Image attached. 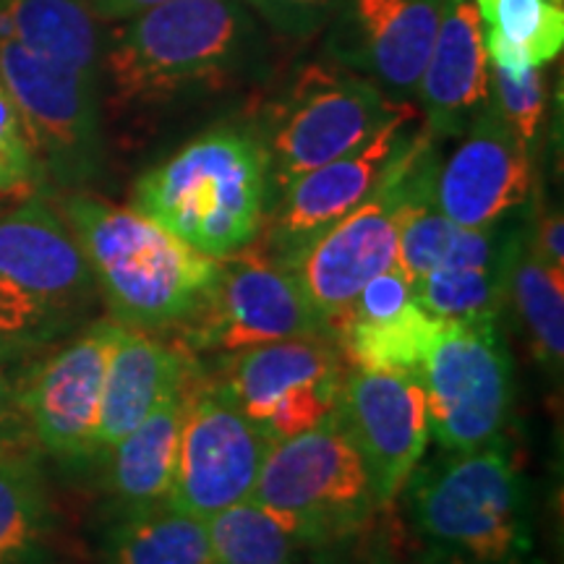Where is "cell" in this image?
<instances>
[{"mask_svg":"<svg viewBox=\"0 0 564 564\" xmlns=\"http://www.w3.org/2000/svg\"><path fill=\"white\" fill-rule=\"evenodd\" d=\"M426 133L434 141L463 137L489 102V61L474 0H442V17L419 82Z\"/></svg>","mask_w":564,"mask_h":564,"instance_id":"cell-20","label":"cell"},{"mask_svg":"<svg viewBox=\"0 0 564 564\" xmlns=\"http://www.w3.org/2000/svg\"><path fill=\"white\" fill-rule=\"evenodd\" d=\"M442 329L444 322L413 301L387 319L345 324L335 340H340L343 356H348L356 369L421 377Z\"/></svg>","mask_w":564,"mask_h":564,"instance_id":"cell-26","label":"cell"},{"mask_svg":"<svg viewBox=\"0 0 564 564\" xmlns=\"http://www.w3.org/2000/svg\"><path fill=\"white\" fill-rule=\"evenodd\" d=\"M510 299L528 327L535 356L552 371H560L564 352V270L541 262L528 238V225L514 251Z\"/></svg>","mask_w":564,"mask_h":564,"instance_id":"cell-28","label":"cell"},{"mask_svg":"<svg viewBox=\"0 0 564 564\" xmlns=\"http://www.w3.org/2000/svg\"><path fill=\"white\" fill-rule=\"evenodd\" d=\"M102 564H212L207 528L167 505L126 512L108 531Z\"/></svg>","mask_w":564,"mask_h":564,"instance_id":"cell-25","label":"cell"},{"mask_svg":"<svg viewBox=\"0 0 564 564\" xmlns=\"http://www.w3.org/2000/svg\"><path fill=\"white\" fill-rule=\"evenodd\" d=\"M270 202L264 144L241 129L202 133L131 188V209L212 259L249 249Z\"/></svg>","mask_w":564,"mask_h":564,"instance_id":"cell-3","label":"cell"},{"mask_svg":"<svg viewBox=\"0 0 564 564\" xmlns=\"http://www.w3.org/2000/svg\"><path fill=\"white\" fill-rule=\"evenodd\" d=\"M34 449L32 434L21 411L0 413V460L11 455H21Z\"/></svg>","mask_w":564,"mask_h":564,"instance_id":"cell-34","label":"cell"},{"mask_svg":"<svg viewBox=\"0 0 564 564\" xmlns=\"http://www.w3.org/2000/svg\"><path fill=\"white\" fill-rule=\"evenodd\" d=\"M408 481L415 525L434 546L478 564L531 562L525 484L502 440L447 453L429 468H415Z\"/></svg>","mask_w":564,"mask_h":564,"instance_id":"cell-5","label":"cell"},{"mask_svg":"<svg viewBox=\"0 0 564 564\" xmlns=\"http://www.w3.org/2000/svg\"><path fill=\"white\" fill-rule=\"evenodd\" d=\"M84 3L95 19L129 21L139 13L158 9L162 3H171V0H84Z\"/></svg>","mask_w":564,"mask_h":564,"instance_id":"cell-35","label":"cell"},{"mask_svg":"<svg viewBox=\"0 0 564 564\" xmlns=\"http://www.w3.org/2000/svg\"><path fill=\"white\" fill-rule=\"evenodd\" d=\"M45 181L17 102L0 79V196H32Z\"/></svg>","mask_w":564,"mask_h":564,"instance_id":"cell-31","label":"cell"},{"mask_svg":"<svg viewBox=\"0 0 564 564\" xmlns=\"http://www.w3.org/2000/svg\"><path fill=\"white\" fill-rule=\"evenodd\" d=\"M123 324L97 319L45 361L32 364L21 382L17 405L34 447L61 460L95 457L102 384Z\"/></svg>","mask_w":564,"mask_h":564,"instance_id":"cell-14","label":"cell"},{"mask_svg":"<svg viewBox=\"0 0 564 564\" xmlns=\"http://www.w3.org/2000/svg\"><path fill=\"white\" fill-rule=\"evenodd\" d=\"M26 371H30L26 361H17V358H9L0 352V413L19 411L17 398Z\"/></svg>","mask_w":564,"mask_h":564,"instance_id":"cell-36","label":"cell"},{"mask_svg":"<svg viewBox=\"0 0 564 564\" xmlns=\"http://www.w3.org/2000/svg\"><path fill=\"white\" fill-rule=\"evenodd\" d=\"M421 382L429 434L444 453L502 440L512 411V358L497 322H444Z\"/></svg>","mask_w":564,"mask_h":564,"instance_id":"cell-10","label":"cell"},{"mask_svg":"<svg viewBox=\"0 0 564 564\" xmlns=\"http://www.w3.org/2000/svg\"><path fill=\"white\" fill-rule=\"evenodd\" d=\"M272 442L249 421L225 384H188L167 507L207 520L251 499Z\"/></svg>","mask_w":564,"mask_h":564,"instance_id":"cell-13","label":"cell"},{"mask_svg":"<svg viewBox=\"0 0 564 564\" xmlns=\"http://www.w3.org/2000/svg\"><path fill=\"white\" fill-rule=\"evenodd\" d=\"M61 215L79 241L110 319L158 333L186 324L207 299L220 259L192 249L131 207L70 192Z\"/></svg>","mask_w":564,"mask_h":564,"instance_id":"cell-1","label":"cell"},{"mask_svg":"<svg viewBox=\"0 0 564 564\" xmlns=\"http://www.w3.org/2000/svg\"><path fill=\"white\" fill-rule=\"evenodd\" d=\"M243 3L272 32L291 40H306L329 24L337 0H243Z\"/></svg>","mask_w":564,"mask_h":564,"instance_id":"cell-32","label":"cell"},{"mask_svg":"<svg viewBox=\"0 0 564 564\" xmlns=\"http://www.w3.org/2000/svg\"><path fill=\"white\" fill-rule=\"evenodd\" d=\"M440 160L426 129H415L379 186L327 230L282 262L335 335L356 295L379 272L398 264V228L405 202L436 175Z\"/></svg>","mask_w":564,"mask_h":564,"instance_id":"cell-6","label":"cell"},{"mask_svg":"<svg viewBox=\"0 0 564 564\" xmlns=\"http://www.w3.org/2000/svg\"><path fill=\"white\" fill-rule=\"evenodd\" d=\"M251 499L301 546L356 531L379 507L369 470L337 415L274 442Z\"/></svg>","mask_w":564,"mask_h":564,"instance_id":"cell-7","label":"cell"},{"mask_svg":"<svg viewBox=\"0 0 564 564\" xmlns=\"http://www.w3.org/2000/svg\"><path fill=\"white\" fill-rule=\"evenodd\" d=\"M188 379H192L188 352L154 340L152 333L123 327L105 371L95 455H108L152 413V408L167 392L186 384Z\"/></svg>","mask_w":564,"mask_h":564,"instance_id":"cell-21","label":"cell"},{"mask_svg":"<svg viewBox=\"0 0 564 564\" xmlns=\"http://www.w3.org/2000/svg\"><path fill=\"white\" fill-rule=\"evenodd\" d=\"M97 282L68 223L42 196L0 215V352L32 361L87 327Z\"/></svg>","mask_w":564,"mask_h":564,"instance_id":"cell-4","label":"cell"},{"mask_svg":"<svg viewBox=\"0 0 564 564\" xmlns=\"http://www.w3.org/2000/svg\"><path fill=\"white\" fill-rule=\"evenodd\" d=\"M413 116L415 112H408L398 121L387 123L358 150L288 183L267 212L272 215L267 230V246H270L267 257L280 264L288 262L301 246L356 209L379 186L392 160L411 139L415 131L411 129Z\"/></svg>","mask_w":564,"mask_h":564,"instance_id":"cell-18","label":"cell"},{"mask_svg":"<svg viewBox=\"0 0 564 564\" xmlns=\"http://www.w3.org/2000/svg\"><path fill=\"white\" fill-rule=\"evenodd\" d=\"M528 152L489 97L465 129L457 150L436 167V209L457 228L468 230L510 220L531 196Z\"/></svg>","mask_w":564,"mask_h":564,"instance_id":"cell-17","label":"cell"},{"mask_svg":"<svg viewBox=\"0 0 564 564\" xmlns=\"http://www.w3.org/2000/svg\"><path fill=\"white\" fill-rule=\"evenodd\" d=\"M486 61L507 70L544 68L564 47V0H474Z\"/></svg>","mask_w":564,"mask_h":564,"instance_id":"cell-24","label":"cell"},{"mask_svg":"<svg viewBox=\"0 0 564 564\" xmlns=\"http://www.w3.org/2000/svg\"><path fill=\"white\" fill-rule=\"evenodd\" d=\"M322 335H329L327 324L295 274L270 257L243 249L220 259L207 299L188 316L183 348L236 356L257 345Z\"/></svg>","mask_w":564,"mask_h":564,"instance_id":"cell-11","label":"cell"},{"mask_svg":"<svg viewBox=\"0 0 564 564\" xmlns=\"http://www.w3.org/2000/svg\"><path fill=\"white\" fill-rule=\"evenodd\" d=\"M442 0H337L327 24V55L377 84L394 102L419 95Z\"/></svg>","mask_w":564,"mask_h":564,"instance_id":"cell-15","label":"cell"},{"mask_svg":"<svg viewBox=\"0 0 564 564\" xmlns=\"http://www.w3.org/2000/svg\"><path fill=\"white\" fill-rule=\"evenodd\" d=\"M408 112L411 105L390 100L377 84L348 68L308 66L278 110L264 144L272 199L303 173L358 150Z\"/></svg>","mask_w":564,"mask_h":564,"instance_id":"cell-8","label":"cell"},{"mask_svg":"<svg viewBox=\"0 0 564 564\" xmlns=\"http://www.w3.org/2000/svg\"><path fill=\"white\" fill-rule=\"evenodd\" d=\"M489 97L507 126L531 150L544 118V68L507 70L489 63Z\"/></svg>","mask_w":564,"mask_h":564,"instance_id":"cell-30","label":"cell"},{"mask_svg":"<svg viewBox=\"0 0 564 564\" xmlns=\"http://www.w3.org/2000/svg\"><path fill=\"white\" fill-rule=\"evenodd\" d=\"M188 384L192 379L167 392L152 408V413L105 455L108 457V489L123 514L167 502Z\"/></svg>","mask_w":564,"mask_h":564,"instance_id":"cell-22","label":"cell"},{"mask_svg":"<svg viewBox=\"0 0 564 564\" xmlns=\"http://www.w3.org/2000/svg\"><path fill=\"white\" fill-rule=\"evenodd\" d=\"M523 228L525 223L505 220L486 230H457L440 267L413 285L419 306L442 322H499Z\"/></svg>","mask_w":564,"mask_h":564,"instance_id":"cell-19","label":"cell"},{"mask_svg":"<svg viewBox=\"0 0 564 564\" xmlns=\"http://www.w3.org/2000/svg\"><path fill=\"white\" fill-rule=\"evenodd\" d=\"M223 384L267 440H291L337 413L343 348L329 335L257 345L230 358Z\"/></svg>","mask_w":564,"mask_h":564,"instance_id":"cell-12","label":"cell"},{"mask_svg":"<svg viewBox=\"0 0 564 564\" xmlns=\"http://www.w3.org/2000/svg\"><path fill=\"white\" fill-rule=\"evenodd\" d=\"M53 531V505L37 453L0 460V564H30Z\"/></svg>","mask_w":564,"mask_h":564,"instance_id":"cell-27","label":"cell"},{"mask_svg":"<svg viewBox=\"0 0 564 564\" xmlns=\"http://www.w3.org/2000/svg\"><path fill=\"white\" fill-rule=\"evenodd\" d=\"M0 40L100 79V40L84 0H0Z\"/></svg>","mask_w":564,"mask_h":564,"instance_id":"cell-23","label":"cell"},{"mask_svg":"<svg viewBox=\"0 0 564 564\" xmlns=\"http://www.w3.org/2000/svg\"><path fill=\"white\" fill-rule=\"evenodd\" d=\"M415 564H478V562L468 560V556H463L457 552H449V549L434 546V549H429V552L423 554Z\"/></svg>","mask_w":564,"mask_h":564,"instance_id":"cell-37","label":"cell"},{"mask_svg":"<svg viewBox=\"0 0 564 564\" xmlns=\"http://www.w3.org/2000/svg\"><path fill=\"white\" fill-rule=\"evenodd\" d=\"M0 79L17 102L42 175L79 192L100 175V79L0 40Z\"/></svg>","mask_w":564,"mask_h":564,"instance_id":"cell-9","label":"cell"},{"mask_svg":"<svg viewBox=\"0 0 564 564\" xmlns=\"http://www.w3.org/2000/svg\"><path fill=\"white\" fill-rule=\"evenodd\" d=\"M337 421L369 470L379 507L392 502L429 444V408L421 377L361 371L345 377Z\"/></svg>","mask_w":564,"mask_h":564,"instance_id":"cell-16","label":"cell"},{"mask_svg":"<svg viewBox=\"0 0 564 564\" xmlns=\"http://www.w3.org/2000/svg\"><path fill=\"white\" fill-rule=\"evenodd\" d=\"M562 212H546L535 225H528V238H531L533 251L539 259L554 270H564V249H562Z\"/></svg>","mask_w":564,"mask_h":564,"instance_id":"cell-33","label":"cell"},{"mask_svg":"<svg viewBox=\"0 0 564 564\" xmlns=\"http://www.w3.org/2000/svg\"><path fill=\"white\" fill-rule=\"evenodd\" d=\"M212 564H295L301 544L253 499L204 520Z\"/></svg>","mask_w":564,"mask_h":564,"instance_id":"cell-29","label":"cell"},{"mask_svg":"<svg viewBox=\"0 0 564 564\" xmlns=\"http://www.w3.org/2000/svg\"><path fill=\"white\" fill-rule=\"evenodd\" d=\"M264 47L243 0H171L123 21L102 70L121 102L154 105L249 74Z\"/></svg>","mask_w":564,"mask_h":564,"instance_id":"cell-2","label":"cell"}]
</instances>
